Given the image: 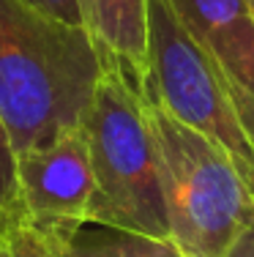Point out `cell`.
<instances>
[{
    "mask_svg": "<svg viewBox=\"0 0 254 257\" xmlns=\"http://www.w3.org/2000/svg\"><path fill=\"white\" fill-rule=\"evenodd\" d=\"M104 60L82 25L0 0V118L17 154L82 128Z\"/></svg>",
    "mask_w": 254,
    "mask_h": 257,
    "instance_id": "obj_1",
    "label": "cell"
},
{
    "mask_svg": "<svg viewBox=\"0 0 254 257\" xmlns=\"http://www.w3.org/2000/svg\"><path fill=\"white\" fill-rule=\"evenodd\" d=\"M159 159L169 241L180 257H221L254 216V197L235 159L180 123L161 104L145 99Z\"/></svg>",
    "mask_w": 254,
    "mask_h": 257,
    "instance_id": "obj_2",
    "label": "cell"
},
{
    "mask_svg": "<svg viewBox=\"0 0 254 257\" xmlns=\"http://www.w3.org/2000/svg\"><path fill=\"white\" fill-rule=\"evenodd\" d=\"M82 132L96 183L88 224L169 241L159 159L145 101L120 69L104 66Z\"/></svg>",
    "mask_w": 254,
    "mask_h": 257,
    "instance_id": "obj_3",
    "label": "cell"
},
{
    "mask_svg": "<svg viewBox=\"0 0 254 257\" xmlns=\"http://www.w3.org/2000/svg\"><path fill=\"white\" fill-rule=\"evenodd\" d=\"M140 96L219 143L254 189V143L235 107L229 79L169 0H148V74Z\"/></svg>",
    "mask_w": 254,
    "mask_h": 257,
    "instance_id": "obj_4",
    "label": "cell"
},
{
    "mask_svg": "<svg viewBox=\"0 0 254 257\" xmlns=\"http://www.w3.org/2000/svg\"><path fill=\"white\" fill-rule=\"evenodd\" d=\"M22 219L60 235L88 224L93 203V167L85 132H69L17 156Z\"/></svg>",
    "mask_w": 254,
    "mask_h": 257,
    "instance_id": "obj_5",
    "label": "cell"
},
{
    "mask_svg": "<svg viewBox=\"0 0 254 257\" xmlns=\"http://www.w3.org/2000/svg\"><path fill=\"white\" fill-rule=\"evenodd\" d=\"M82 28L104 66L120 69L137 90L148 74V0H77Z\"/></svg>",
    "mask_w": 254,
    "mask_h": 257,
    "instance_id": "obj_6",
    "label": "cell"
},
{
    "mask_svg": "<svg viewBox=\"0 0 254 257\" xmlns=\"http://www.w3.org/2000/svg\"><path fill=\"white\" fill-rule=\"evenodd\" d=\"M183 25L208 47L229 79L254 60V20L246 0H169Z\"/></svg>",
    "mask_w": 254,
    "mask_h": 257,
    "instance_id": "obj_7",
    "label": "cell"
},
{
    "mask_svg": "<svg viewBox=\"0 0 254 257\" xmlns=\"http://www.w3.org/2000/svg\"><path fill=\"white\" fill-rule=\"evenodd\" d=\"M47 235L60 257H180L175 243L167 238H150L126 230L101 227V232H88L82 224L71 232Z\"/></svg>",
    "mask_w": 254,
    "mask_h": 257,
    "instance_id": "obj_8",
    "label": "cell"
},
{
    "mask_svg": "<svg viewBox=\"0 0 254 257\" xmlns=\"http://www.w3.org/2000/svg\"><path fill=\"white\" fill-rule=\"evenodd\" d=\"M17 148L11 134L0 118V224L22 219V200H20V175H17Z\"/></svg>",
    "mask_w": 254,
    "mask_h": 257,
    "instance_id": "obj_9",
    "label": "cell"
},
{
    "mask_svg": "<svg viewBox=\"0 0 254 257\" xmlns=\"http://www.w3.org/2000/svg\"><path fill=\"white\" fill-rule=\"evenodd\" d=\"M6 235V243L11 249V257H60L52 246L50 235L41 232L39 227L28 224L25 219H17V222H6L0 224Z\"/></svg>",
    "mask_w": 254,
    "mask_h": 257,
    "instance_id": "obj_10",
    "label": "cell"
},
{
    "mask_svg": "<svg viewBox=\"0 0 254 257\" xmlns=\"http://www.w3.org/2000/svg\"><path fill=\"white\" fill-rule=\"evenodd\" d=\"M229 90H232V99H235V107H238L240 120H243L246 132H249V137L254 143V60L238 79H229Z\"/></svg>",
    "mask_w": 254,
    "mask_h": 257,
    "instance_id": "obj_11",
    "label": "cell"
},
{
    "mask_svg": "<svg viewBox=\"0 0 254 257\" xmlns=\"http://www.w3.org/2000/svg\"><path fill=\"white\" fill-rule=\"evenodd\" d=\"M25 3L44 11V14H50V17H55V20L69 22V25H82L80 3L77 0H25Z\"/></svg>",
    "mask_w": 254,
    "mask_h": 257,
    "instance_id": "obj_12",
    "label": "cell"
},
{
    "mask_svg": "<svg viewBox=\"0 0 254 257\" xmlns=\"http://www.w3.org/2000/svg\"><path fill=\"white\" fill-rule=\"evenodd\" d=\"M221 257H254V216L240 227V232L232 238V243Z\"/></svg>",
    "mask_w": 254,
    "mask_h": 257,
    "instance_id": "obj_13",
    "label": "cell"
},
{
    "mask_svg": "<svg viewBox=\"0 0 254 257\" xmlns=\"http://www.w3.org/2000/svg\"><path fill=\"white\" fill-rule=\"evenodd\" d=\"M0 257H11V249H9V243H6L3 230H0Z\"/></svg>",
    "mask_w": 254,
    "mask_h": 257,
    "instance_id": "obj_14",
    "label": "cell"
},
{
    "mask_svg": "<svg viewBox=\"0 0 254 257\" xmlns=\"http://www.w3.org/2000/svg\"><path fill=\"white\" fill-rule=\"evenodd\" d=\"M246 6H249V14H251V20H254V0H246Z\"/></svg>",
    "mask_w": 254,
    "mask_h": 257,
    "instance_id": "obj_15",
    "label": "cell"
},
{
    "mask_svg": "<svg viewBox=\"0 0 254 257\" xmlns=\"http://www.w3.org/2000/svg\"><path fill=\"white\" fill-rule=\"evenodd\" d=\"M251 197H254V189H251Z\"/></svg>",
    "mask_w": 254,
    "mask_h": 257,
    "instance_id": "obj_16",
    "label": "cell"
}]
</instances>
